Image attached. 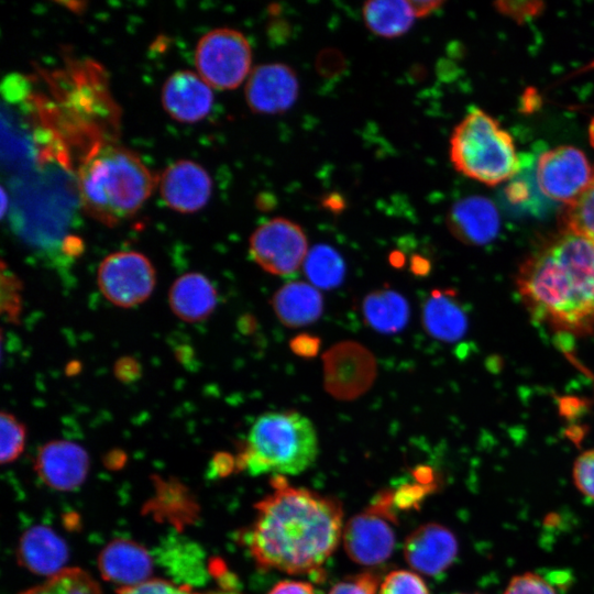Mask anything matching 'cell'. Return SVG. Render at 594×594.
Wrapping results in <instances>:
<instances>
[{"label":"cell","instance_id":"5bb4252c","mask_svg":"<svg viewBox=\"0 0 594 594\" xmlns=\"http://www.w3.org/2000/svg\"><path fill=\"white\" fill-rule=\"evenodd\" d=\"M160 191L170 209L191 213L202 209L209 201L212 182L201 165L190 160H179L163 172Z\"/></svg>","mask_w":594,"mask_h":594},{"label":"cell","instance_id":"8992f818","mask_svg":"<svg viewBox=\"0 0 594 594\" xmlns=\"http://www.w3.org/2000/svg\"><path fill=\"white\" fill-rule=\"evenodd\" d=\"M396 522L393 491L378 493L371 504L353 516L343 528V546L349 558L367 566L385 562L395 548Z\"/></svg>","mask_w":594,"mask_h":594},{"label":"cell","instance_id":"d6986e66","mask_svg":"<svg viewBox=\"0 0 594 594\" xmlns=\"http://www.w3.org/2000/svg\"><path fill=\"white\" fill-rule=\"evenodd\" d=\"M448 222L449 229L459 240L476 245L492 241L499 229L495 206L479 196L455 202L449 212Z\"/></svg>","mask_w":594,"mask_h":594},{"label":"cell","instance_id":"44dd1931","mask_svg":"<svg viewBox=\"0 0 594 594\" xmlns=\"http://www.w3.org/2000/svg\"><path fill=\"white\" fill-rule=\"evenodd\" d=\"M155 492L143 510L160 522H168L177 531L193 525L199 515V506L188 488L175 479L153 477Z\"/></svg>","mask_w":594,"mask_h":594},{"label":"cell","instance_id":"d4e9b609","mask_svg":"<svg viewBox=\"0 0 594 594\" xmlns=\"http://www.w3.org/2000/svg\"><path fill=\"white\" fill-rule=\"evenodd\" d=\"M364 321L375 331L393 334L405 328L409 319L407 300L389 288L367 294L362 301Z\"/></svg>","mask_w":594,"mask_h":594},{"label":"cell","instance_id":"6da1fadb","mask_svg":"<svg viewBox=\"0 0 594 594\" xmlns=\"http://www.w3.org/2000/svg\"><path fill=\"white\" fill-rule=\"evenodd\" d=\"M272 492L255 504V518L240 534L255 563L289 574L317 572L337 549L343 532L339 501L285 476L271 479Z\"/></svg>","mask_w":594,"mask_h":594},{"label":"cell","instance_id":"60d3db41","mask_svg":"<svg viewBox=\"0 0 594 594\" xmlns=\"http://www.w3.org/2000/svg\"><path fill=\"white\" fill-rule=\"evenodd\" d=\"M235 458L226 452L217 453L210 465L211 475L222 476L230 473L235 468Z\"/></svg>","mask_w":594,"mask_h":594},{"label":"cell","instance_id":"603a6c76","mask_svg":"<svg viewBox=\"0 0 594 594\" xmlns=\"http://www.w3.org/2000/svg\"><path fill=\"white\" fill-rule=\"evenodd\" d=\"M421 317L425 330L440 341L454 342L466 332V312L452 290L433 289L422 305Z\"/></svg>","mask_w":594,"mask_h":594},{"label":"cell","instance_id":"3957f363","mask_svg":"<svg viewBox=\"0 0 594 594\" xmlns=\"http://www.w3.org/2000/svg\"><path fill=\"white\" fill-rule=\"evenodd\" d=\"M77 185L82 209L96 220L114 226L143 206L155 178L135 153L107 144L81 163Z\"/></svg>","mask_w":594,"mask_h":594},{"label":"cell","instance_id":"ee69618b","mask_svg":"<svg viewBox=\"0 0 594 594\" xmlns=\"http://www.w3.org/2000/svg\"><path fill=\"white\" fill-rule=\"evenodd\" d=\"M239 328L244 332V333H251L255 330L256 328V320L253 316H250V315H246V316H243L241 317L240 321H239Z\"/></svg>","mask_w":594,"mask_h":594},{"label":"cell","instance_id":"836d02e7","mask_svg":"<svg viewBox=\"0 0 594 594\" xmlns=\"http://www.w3.org/2000/svg\"><path fill=\"white\" fill-rule=\"evenodd\" d=\"M572 476L579 492L594 502V449L578 457L573 464Z\"/></svg>","mask_w":594,"mask_h":594},{"label":"cell","instance_id":"e0dca14e","mask_svg":"<svg viewBox=\"0 0 594 594\" xmlns=\"http://www.w3.org/2000/svg\"><path fill=\"white\" fill-rule=\"evenodd\" d=\"M98 568L106 581L128 587L147 581L153 561L143 546L130 539L117 538L99 553Z\"/></svg>","mask_w":594,"mask_h":594},{"label":"cell","instance_id":"9c48e42d","mask_svg":"<svg viewBox=\"0 0 594 594\" xmlns=\"http://www.w3.org/2000/svg\"><path fill=\"white\" fill-rule=\"evenodd\" d=\"M156 282L151 261L135 251H118L106 256L97 272L101 294L111 304L129 308L145 301Z\"/></svg>","mask_w":594,"mask_h":594},{"label":"cell","instance_id":"b9f144b4","mask_svg":"<svg viewBox=\"0 0 594 594\" xmlns=\"http://www.w3.org/2000/svg\"><path fill=\"white\" fill-rule=\"evenodd\" d=\"M416 18H424L441 7L442 1H410Z\"/></svg>","mask_w":594,"mask_h":594},{"label":"cell","instance_id":"ab89813d","mask_svg":"<svg viewBox=\"0 0 594 594\" xmlns=\"http://www.w3.org/2000/svg\"><path fill=\"white\" fill-rule=\"evenodd\" d=\"M267 594H315V590L308 582L284 580L275 584Z\"/></svg>","mask_w":594,"mask_h":594},{"label":"cell","instance_id":"cb8c5ba5","mask_svg":"<svg viewBox=\"0 0 594 594\" xmlns=\"http://www.w3.org/2000/svg\"><path fill=\"white\" fill-rule=\"evenodd\" d=\"M272 305L278 320L289 328L315 322L323 310L320 292L304 282H290L282 286L274 294Z\"/></svg>","mask_w":594,"mask_h":594},{"label":"cell","instance_id":"2e32d148","mask_svg":"<svg viewBox=\"0 0 594 594\" xmlns=\"http://www.w3.org/2000/svg\"><path fill=\"white\" fill-rule=\"evenodd\" d=\"M211 87L191 70H177L164 82L162 105L169 117L182 123L202 120L211 110Z\"/></svg>","mask_w":594,"mask_h":594},{"label":"cell","instance_id":"ba28073f","mask_svg":"<svg viewBox=\"0 0 594 594\" xmlns=\"http://www.w3.org/2000/svg\"><path fill=\"white\" fill-rule=\"evenodd\" d=\"M307 237L299 224L286 218H273L258 226L250 237V254L264 271L294 275L308 254Z\"/></svg>","mask_w":594,"mask_h":594},{"label":"cell","instance_id":"4dcf8cb0","mask_svg":"<svg viewBox=\"0 0 594 594\" xmlns=\"http://www.w3.org/2000/svg\"><path fill=\"white\" fill-rule=\"evenodd\" d=\"M378 594H430L425 581L415 572L394 570L380 584Z\"/></svg>","mask_w":594,"mask_h":594},{"label":"cell","instance_id":"e575fe53","mask_svg":"<svg viewBox=\"0 0 594 594\" xmlns=\"http://www.w3.org/2000/svg\"><path fill=\"white\" fill-rule=\"evenodd\" d=\"M378 583L376 574L363 572L339 581L328 594H376Z\"/></svg>","mask_w":594,"mask_h":594},{"label":"cell","instance_id":"7bdbcfd3","mask_svg":"<svg viewBox=\"0 0 594 594\" xmlns=\"http://www.w3.org/2000/svg\"><path fill=\"white\" fill-rule=\"evenodd\" d=\"M411 272L416 275H425L429 271V263L419 256H415L411 260Z\"/></svg>","mask_w":594,"mask_h":594},{"label":"cell","instance_id":"d6a6232c","mask_svg":"<svg viewBox=\"0 0 594 594\" xmlns=\"http://www.w3.org/2000/svg\"><path fill=\"white\" fill-rule=\"evenodd\" d=\"M503 594H558V592L542 575L525 572L513 576Z\"/></svg>","mask_w":594,"mask_h":594},{"label":"cell","instance_id":"7dc6e473","mask_svg":"<svg viewBox=\"0 0 594 594\" xmlns=\"http://www.w3.org/2000/svg\"><path fill=\"white\" fill-rule=\"evenodd\" d=\"M459 594H465V593H459Z\"/></svg>","mask_w":594,"mask_h":594},{"label":"cell","instance_id":"9a60e30c","mask_svg":"<svg viewBox=\"0 0 594 594\" xmlns=\"http://www.w3.org/2000/svg\"><path fill=\"white\" fill-rule=\"evenodd\" d=\"M34 469L47 486L57 491H73L81 485L89 469L86 450L68 440H53L43 444L36 454Z\"/></svg>","mask_w":594,"mask_h":594},{"label":"cell","instance_id":"f546056e","mask_svg":"<svg viewBox=\"0 0 594 594\" xmlns=\"http://www.w3.org/2000/svg\"><path fill=\"white\" fill-rule=\"evenodd\" d=\"M1 436V463H10L16 460L22 453L25 444V426L19 421L11 413L1 411L0 415Z\"/></svg>","mask_w":594,"mask_h":594},{"label":"cell","instance_id":"83f0119b","mask_svg":"<svg viewBox=\"0 0 594 594\" xmlns=\"http://www.w3.org/2000/svg\"><path fill=\"white\" fill-rule=\"evenodd\" d=\"M100 591L90 574L78 568H67L20 594H100Z\"/></svg>","mask_w":594,"mask_h":594},{"label":"cell","instance_id":"f35d334b","mask_svg":"<svg viewBox=\"0 0 594 594\" xmlns=\"http://www.w3.org/2000/svg\"><path fill=\"white\" fill-rule=\"evenodd\" d=\"M140 373V364L132 358H121L114 364V375L124 383L136 380Z\"/></svg>","mask_w":594,"mask_h":594},{"label":"cell","instance_id":"277c9868","mask_svg":"<svg viewBox=\"0 0 594 594\" xmlns=\"http://www.w3.org/2000/svg\"><path fill=\"white\" fill-rule=\"evenodd\" d=\"M317 455L312 422L297 411H274L254 421L235 465L251 475H297L311 466Z\"/></svg>","mask_w":594,"mask_h":594},{"label":"cell","instance_id":"484cf974","mask_svg":"<svg viewBox=\"0 0 594 594\" xmlns=\"http://www.w3.org/2000/svg\"><path fill=\"white\" fill-rule=\"evenodd\" d=\"M363 21L375 35L386 38L404 35L416 18L410 1L375 0L362 8Z\"/></svg>","mask_w":594,"mask_h":594},{"label":"cell","instance_id":"ffe728a7","mask_svg":"<svg viewBox=\"0 0 594 594\" xmlns=\"http://www.w3.org/2000/svg\"><path fill=\"white\" fill-rule=\"evenodd\" d=\"M155 557L177 584L194 587L207 582L210 570L206 566L201 547L183 536L170 534L164 538Z\"/></svg>","mask_w":594,"mask_h":594},{"label":"cell","instance_id":"74e56055","mask_svg":"<svg viewBox=\"0 0 594 594\" xmlns=\"http://www.w3.org/2000/svg\"><path fill=\"white\" fill-rule=\"evenodd\" d=\"M321 345V341L318 337L301 333L296 337H294L290 342L289 346L290 350L301 358H314L318 354L319 349Z\"/></svg>","mask_w":594,"mask_h":594},{"label":"cell","instance_id":"ac0fdd59","mask_svg":"<svg viewBox=\"0 0 594 594\" xmlns=\"http://www.w3.org/2000/svg\"><path fill=\"white\" fill-rule=\"evenodd\" d=\"M18 560L29 571L38 575H55L68 560L66 542L46 526H33L19 540Z\"/></svg>","mask_w":594,"mask_h":594},{"label":"cell","instance_id":"7c38bea8","mask_svg":"<svg viewBox=\"0 0 594 594\" xmlns=\"http://www.w3.org/2000/svg\"><path fill=\"white\" fill-rule=\"evenodd\" d=\"M299 95V81L295 70L284 63L256 66L245 85L249 108L258 114H278L287 111Z\"/></svg>","mask_w":594,"mask_h":594},{"label":"cell","instance_id":"1f68e13d","mask_svg":"<svg viewBox=\"0 0 594 594\" xmlns=\"http://www.w3.org/2000/svg\"><path fill=\"white\" fill-rule=\"evenodd\" d=\"M118 594H230L227 592L200 593L194 591L193 586L180 585L165 580H147L140 584L121 587Z\"/></svg>","mask_w":594,"mask_h":594},{"label":"cell","instance_id":"5b68a950","mask_svg":"<svg viewBox=\"0 0 594 594\" xmlns=\"http://www.w3.org/2000/svg\"><path fill=\"white\" fill-rule=\"evenodd\" d=\"M450 157L460 173L487 185L510 179L521 169L510 135L477 108L455 127Z\"/></svg>","mask_w":594,"mask_h":594},{"label":"cell","instance_id":"30bf717a","mask_svg":"<svg viewBox=\"0 0 594 594\" xmlns=\"http://www.w3.org/2000/svg\"><path fill=\"white\" fill-rule=\"evenodd\" d=\"M326 391L337 399L352 400L363 395L376 377L374 355L364 345L343 341L323 355Z\"/></svg>","mask_w":594,"mask_h":594},{"label":"cell","instance_id":"bcb514c9","mask_svg":"<svg viewBox=\"0 0 594 594\" xmlns=\"http://www.w3.org/2000/svg\"><path fill=\"white\" fill-rule=\"evenodd\" d=\"M590 131H591V140H592V143L594 144V121L592 122Z\"/></svg>","mask_w":594,"mask_h":594},{"label":"cell","instance_id":"8d00e7d4","mask_svg":"<svg viewBox=\"0 0 594 594\" xmlns=\"http://www.w3.org/2000/svg\"><path fill=\"white\" fill-rule=\"evenodd\" d=\"M495 6L502 13L518 23L538 15L543 9V3L539 1H501Z\"/></svg>","mask_w":594,"mask_h":594},{"label":"cell","instance_id":"f1b7e54d","mask_svg":"<svg viewBox=\"0 0 594 594\" xmlns=\"http://www.w3.org/2000/svg\"><path fill=\"white\" fill-rule=\"evenodd\" d=\"M563 222L566 231L594 242V176L587 188L568 206Z\"/></svg>","mask_w":594,"mask_h":594},{"label":"cell","instance_id":"52a82bcc","mask_svg":"<svg viewBox=\"0 0 594 594\" xmlns=\"http://www.w3.org/2000/svg\"><path fill=\"white\" fill-rule=\"evenodd\" d=\"M252 50L246 37L234 29L220 28L200 37L195 50L199 76L211 87L230 90L249 77Z\"/></svg>","mask_w":594,"mask_h":594},{"label":"cell","instance_id":"8fae6325","mask_svg":"<svg viewBox=\"0 0 594 594\" xmlns=\"http://www.w3.org/2000/svg\"><path fill=\"white\" fill-rule=\"evenodd\" d=\"M594 174L585 155L573 146L542 153L536 165V183L548 198L572 204L590 185Z\"/></svg>","mask_w":594,"mask_h":594},{"label":"cell","instance_id":"f6af8a7d","mask_svg":"<svg viewBox=\"0 0 594 594\" xmlns=\"http://www.w3.org/2000/svg\"><path fill=\"white\" fill-rule=\"evenodd\" d=\"M1 196H2V216H3L4 212H6V205H7V202H6V193H4L3 189H2Z\"/></svg>","mask_w":594,"mask_h":594},{"label":"cell","instance_id":"d590c367","mask_svg":"<svg viewBox=\"0 0 594 594\" xmlns=\"http://www.w3.org/2000/svg\"><path fill=\"white\" fill-rule=\"evenodd\" d=\"M520 177H515L505 188V196L509 204L514 206H528L536 199L535 190L530 185V177L526 172H521Z\"/></svg>","mask_w":594,"mask_h":594},{"label":"cell","instance_id":"4316f807","mask_svg":"<svg viewBox=\"0 0 594 594\" xmlns=\"http://www.w3.org/2000/svg\"><path fill=\"white\" fill-rule=\"evenodd\" d=\"M304 271L311 285L331 289L341 284L345 273L342 256L331 246H314L306 256Z\"/></svg>","mask_w":594,"mask_h":594},{"label":"cell","instance_id":"7402d4cb","mask_svg":"<svg viewBox=\"0 0 594 594\" xmlns=\"http://www.w3.org/2000/svg\"><path fill=\"white\" fill-rule=\"evenodd\" d=\"M217 301L215 286L200 273L191 272L179 276L168 293L172 311L187 322H198L208 318L213 312Z\"/></svg>","mask_w":594,"mask_h":594},{"label":"cell","instance_id":"7a4b0ae2","mask_svg":"<svg viewBox=\"0 0 594 594\" xmlns=\"http://www.w3.org/2000/svg\"><path fill=\"white\" fill-rule=\"evenodd\" d=\"M519 293L531 314L568 331L594 322V242L565 231L520 267Z\"/></svg>","mask_w":594,"mask_h":594},{"label":"cell","instance_id":"4fadbf2b","mask_svg":"<svg viewBox=\"0 0 594 594\" xmlns=\"http://www.w3.org/2000/svg\"><path fill=\"white\" fill-rule=\"evenodd\" d=\"M458 551L455 535L437 522L419 526L404 542V557L408 565L429 576L444 572L454 562Z\"/></svg>","mask_w":594,"mask_h":594}]
</instances>
